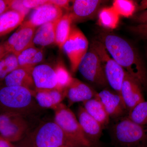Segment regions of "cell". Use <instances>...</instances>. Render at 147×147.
<instances>
[{
    "mask_svg": "<svg viewBox=\"0 0 147 147\" xmlns=\"http://www.w3.org/2000/svg\"><path fill=\"white\" fill-rule=\"evenodd\" d=\"M99 39L114 60L141 86H147L146 69L133 45L121 37L107 32H101Z\"/></svg>",
    "mask_w": 147,
    "mask_h": 147,
    "instance_id": "cell-1",
    "label": "cell"
},
{
    "mask_svg": "<svg viewBox=\"0 0 147 147\" xmlns=\"http://www.w3.org/2000/svg\"><path fill=\"white\" fill-rule=\"evenodd\" d=\"M114 124L112 132L113 139L121 147H146L142 146L147 137L145 125L134 122L127 117H121Z\"/></svg>",
    "mask_w": 147,
    "mask_h": 147,
    "instance_id": "cell-2",
    "label": "cell"
},
{
    "mask_svg": "<svg viewBox=\"0 0 147 147\" xmlns=\"http://www.w3.org/2000/svg\"><path fill=\"white\" fill-rule=\"evenodd\" d=\"M34 91L22 87L5 86L1 88L0 113L12 112L23 115L36 101Z\"/></svg>",
    "mask_w": 147,
    "mask_h": 147,
    "instance_id": "cell-3",
    "label": "cell"
},
{
    "mask_svg": "<svg viewBox=\"0 0 147 147\" xmlns=\"http://www.w3.org/2000/svg\"><path fill=\"white\" fill-rule=\"evenodd\" d=\"M30 140L34 147H82L69 139L55 121L39 127Z\"/></svg>",
    "mask_w": 147,
    "mask_h": 147,
    "instance_id": "cell-4",
    "label": "cell"
},
{
    "mask_svg": "<svg viewBox=\"0 0 147 147\" xmlns=\"http://www.w3.org/2000/svg\"><path fill=\"white\" fill-rule=\"evenodd\" d=\"M54 110V121L69 139L81 147H92L85 136L77 117L69 108L61 103Z\"/></svg>",
    "mask_w": 147,
    "mask_h": 147,
    "instance_id": "cell-5",
    "label": "cell"
},
{
    "mask_svg": "<svg viewBox=\"0 0 147 147\" xmlns=\"http://www.w3.org/2000/svg\"><path fill=\"white\" fill-rule=\"evenodd\" d=\"M78 70L87 81L99 86H108L102 61L92 44L80 62Z\"/></svg>",
    "mask_w": 147,
    "mask_h": 147,
    "instance_id": "cell-6",
    "label": "cell"
},
{
    "mask_svg": "<svg viewBox=\"0 0 147 147\" xmlns=\"http://www.w3.org/2000/svg\"><path fill=\"white\" fill-rule=\"evenodd\" d=\"M92 44L102 61L108 85L114 92L121 96V89L126 71L113 58L110 57L105 46L101 42L95 41Z\"/></svg>",
    "mask_w": 147,
    "mask_h": 147,
    "instance_id": "cell-7",
    "label": "cell"
},
{
    "mask_svg": "<svg viewBox=\"0 0 147 147\" xmlns=\"http://www.w3.org/2000/svg\"><path fill=\"white\" fill-rule=\"evenodd\" d=\"M23 115L12 112L0 113V136L10 143L23 139L28 129Z\"/></svg>",
    "mask_w": 147,
    "mask_h": 147,
    "instance_id": "cell-8",
    "label": "cell"
},
{
    "mask_svg": "<svg viewBox=\"0 0 147 147\" xmlns=\"http://www.w3.org/2000/svg\"><path fill=\"white\" fill-rule=\"evenodd\" d=\"M62 49L69 59L71 71L76 72L80 62L88 50V41L80 29L71 27L70 34Z\"/></svg>",
    "mask_w": 147,
    "mask_h": 147,
    "instance_id": "cell-9",
    "label": "cell"
},
{
    "mask_svg": "<svg viewBox=\"0 0 147 147\" xmlns=\"http://www.w3.org/2000/svg\"><path fill=\"white\" fill-rule=\"evenodd\" d=\"M63 13L62 9L48 1L46 3L34 9L27 21L36 28L43 24L59 21L63 16Z\"/></svg>",
    "mask_w": 147,
    "mask_h": 147,
    "instance_id": "cell-10",
    "label": "cell"
},
{
    "mask_svg": "<svg viewBox=\"0 0 147 147\" xmlns=\"http://www.w3.org/2000/svg\"><path fill=\"white\" fill-rule=\"evenodd\" d=\"M120 95L128 112L139 102L145 100L141 85L127 72L122 86Z\"/></svg>",
    "mask_w": 147,
    "mask_h": 147,
    "instance_id": "cell-11",
    "label": "cell"
},
{
    "mask_svg": "<svg viewBox=\"0 0 147 147\" xmlns=\"http://www.w3.org/2000/svg\"><path fill=\"white\" fill-rule=\"evenodd\" d=\"M94 97L102 103L110 117L118 119L127 111L121 96L115 92L103 90L96 93Z\"/></svg>",
    "mask_w": 147,
    "mask_h": 147,
    "instance_id": "cell-12",
    "label": "cell"
},
{
    "mask_svg": "<svg viewBox=\"0 0 147 147\" xmlns=\"http://www.w3.org/2000/svg\"><path fill=\"white\" fill-rule=\"evenodd\" d=\"M77 118L87 139L92 146H94L101 137L103 127L90 115L83 106L78 109Z\"/></svg>",
    "mask_w": 147,
    "mask_h": 147,
    "instance_id": "cell-13",
    "label": "cell"
},
{
    "mask_svg": "<svg viewBox=\"0 0 147 147\" xmlns=\"http://www.w3.org/2000/svg\"><path fill=\"white\" fill-rule=\"evenodd\" d=\"M69 12L73 22H79L93 18L97 13L102 1L75 0Z\"/></svg>",
    "mask_w": 147,
    "mask_h": 147,
    "instance_id": "cell-14",
    "label": "cell"
},
{
    "mask_svg": "<svg viewBox=\"0 0 147 147\" xmlns=\"http://www.w3.org/2000/svg\"><path fill=\"white\" fill-rule=\"evenodd\" d=\"M32 76L36 89L56 88L57 85L55 69L46 64L36 66L32 71Z\"/></svg>",
    "mask_w": 147,
    "mask_h": 147,
    "instance_id": "cell-15",
    "label": "cell"
},
{
    "mask_svg": "<svg viewBox=\"0 0 147 147\" xmlns=\"http://www.w3.org/2000/svg\"><path fill=\"white\" fill-rule=\"evenodd\" d=\"M64 92L71 103L85 102L94 98L96 93L89 86L74 77Z\"/></svg>",
    "mask_w": 147,
    "mask_h": 147,
    "instance_id": "cell-16",
    "label": "cell"
},
{
    "mask_svg": "<svg viewBox=\"0 0 147 147\" xmlns=\"http://www.w3.org/2000/svg\"><path fill=\"white\" fill-rule=\"evenodd\" d=\"M34 95L36 102L40 107L53 110L61 103L65 97L64 92L57 88L36 89Z\"/></svg>",
    "mask_w": 147,
    "mask_h": 147,
    "instance_id": "cell-17",
    "label": "cell"
},
{
    "mask_svg": "<svg viewBox=\"0 0 147 147\" xmlns=\"http://www.w3.org/2000/svg\"><path fill=\"white\" fill-rule=\"evenodd\" d=\"M32 70L18 67L11 72L4 79L5 86L24 87L34 91L35 86L32 77Z\"/></svg>",
    "mask_w": 147,
    "mask_h": 147,
    "instance_id": "cell-18",
    "label": "cell"
},
{
    "mask_svg": "<svg viewBox=\"0 0 147 147\" xmlns=\"http://www.w3.org/2000/svg\"><path fill=\"white\" fill-rule=\"evenodd\" d=\"M18 38L11 53L18 56L24 50L34 45L33 40L36 28L28 21L24 22L18 28Z\"/></svg>",
    "mask_w": 147,
    "mask_h": 147,
    "instance_id": "cell-19",
    "label": "cell"
},
{
    "mask_svg": "<svg viewBox=\"0 0 147 147\" xmlns=\"http://www.w3.org/2000/svg\"><path fill=\"white\" fill-rule=\"evenodd\" d=\"M19 67L32 70L43 58V50L34 45L24 50L17 56Z\"/></svg>",
    "mask_w": 147,
    "mask_h": 147,
    "instance_id": "cell-20",
    "label": "cell"
},
{
    "mask_svg": "<svg viewBox=\"0 0 147 147\" xmlns=\"http://www.w3.org/2000/svg\"><path fill=\"white\" fill-rule=\"evenodd\" d=\"M26 15L9 10L0 16V37L8 34L22 24Z\"/></svg>",
    "mask_w": 147,
    "mask_h": 147,
    "instance_id": "cell-21",
    "label": "cell"
},
{
    "mask_svg": "<svg viewBox=\"0 0 147 147\" xmlns=\"http://www.w3.org/2000/svg\"><path fill=\"white\" fill-rule=\"evenodd\" d=\"M59 21L40 26L35 33L33 40L34 44L44 47L55 43V31Z\"/></svg>",
    "mask_w": 147,
    "mask_h": 147,
    "instance_id": "cell-22",
    "label": "cell"
},
{
    "mask_svg": "<svg viewBox=\"0 0 147 147\" xmlns=\"http://www.w3.org/2000/svg\"><path fill=\"white\" fill-rule=\"evenodd\" d=\"M83 108L102 127L108 124L110 117L100 100L95 97L83 102Z\"/></svg>",
    "mask_w": 147,
    "mask_h": 147,
    "instance_id": "cell-23",
    "label": "cell"
},
{
    "mask_svg": "<svg viewBox=\"0 0 147 147\" xmlns=\"http://www.w3.org/2000/svg\"><path fill=\"white\" fill-rule=\"evenodd\" d=\"M72 18L69 13L62 16L58 21L55 31V42L60 49H62L65 42L70 34Z\"/></svg>",
    "mask_w": 147,
    "mask_h": 147,
    "instance_id": "cell-24",
    "label": "cell"
},
{
    "mask_svg": "<svg viewBox=\"0 0 147 147\" xmlns=\"http://www.w3.org/2000/svg\"><path fill=\"white\" fill-rule=\"evenodd\" d=\"M119 21V16L112 6L102 8L98 13V24L105 29L116 28L118 26Z\"/></svg>",
    "mask_w": 147,
    "mask_h": 147,
    "instance_id": "cell-25",
    "label": "cell"
},
{
    "mask_svg": "<svg viewBox=\"0 0 147 147\" xmlns=\"http://www.w3.org/2000/svg\"><path fill=\"white\" fill-rule=\"evenodd\" d=\"M128 117L136 123L142 125L147 124V101L139 102L128 112Z\"/></svg>",
    "mask_w": 147,
    "mask_h": 147,
    "instance_id": "cell-26",
    "label": "cell"
},
{
    "mask_svg": "<svg viewBox=\"0 0 147 147\" xmlns=\"http://www.w3.org/2000/svg\"><path fill=\"white\" fill-rule=\"evenodd\" d=\"M54 69L57 80V85L56 88L61 91L64 92L71 83L73 77L62 63L58 64Z\"/></svg>",
    "mask_w": 147,
    "mask_h": 147,
    "instance_id": "cell-27",
    "label": "cell"
},
{
    "mask_svg": "<svg viewBox=\"0 0 147 147\" xmlns=\"http://www.w3.org/2000/svg\"><path fill=\"white\" fill-rule=\"evenodd\" d=\"M112 7L119 16L126 18L132 16L136 9L135 3L130 0H115Z\"/></svg>",
    "mask_w": 147,
    "mask_h": 147,
    "instance_id": "cell-28",
    "label": "cell"
},
{
    "mask_svg": "<svg viewBox=\"0 0 147 147\" xmlns=\"http://www.w3.org/2000/svg\"><path fill=\"white\" fill-rule=\"evenodd\" d=\"M4 59L5 66L0 74V81H3L9 73L19 67L17 56L13 53L7 54Z\"/></svg>",
    "mask_w": 147,
    "mask_h": 147,
    "instance_id": "cell-29",
    "label": "cell"
},
{
    "mask_svg": "<svg viewBox=\"0 0 147 147\" xmlns=\"http://www.w3.org/2000/svg\"><path fill=\"white\" fill-rule=\"evenodd\" d=\"M129 30L142 39L147 40V24H139L130 26Z\"/></svg>",
    "mask_w": 147,
    "mask_h": 147,
    "instance_id": "cell-30",
    "label": "cell"
},
{
    "mask_svg": "<svg viewBox=\"0 0 147 147\" xmlns=\"http://www.w3.org/2000/svg\"><path fill=\"white\" fill-rule=\"evenodd\" d=\"M9 10L16 11L22 14L26 15L30 9L26 8L23 5L22 1L19 0H9Z\"/></svg>",
    "mask_w": 147,
    "mask_h": 147,
    "instance_id": "cell-31",
    "label": "cell"
},
{
    "mask_svg": "<svg viewBox=\"0 0 147 147\" xmlns=\"http://www.w3.org/2000/svg\"><path fill=\"white\" fill-rule=\"evenodd\" d=\"M18 32L19 30L18 29L16 32H14L13 34L6 41L3 42L5 50L8 54L11 53L13 47L16 44L18 38Z\"/></svg>",
    "mask_w": 147,
    "mask_h": 147,
    "instance_id": "cell-32",
    "label": "cell"
},
{
    "mask_svg": "<svg viewBox=\"0 0 147 147\" xmlns=\"http://www.w3.org/2000/svg\"><path fill=\"white\" fill-rule=\"evenodd\" d=\"M48 1L45 0H23V5L26 8L35 9L47 2Z\"/></svg>",
    "mask_w": 147,
    "mask_h": 147,
    "instance_id": "cell-33",
    "label": "cell"
},
{
    "mask_svg": "<svg viewBox=\"0 0 147 147\" xmlns=\"http://www.w3.org/2000/svg\"><path fill=\"white\" fill-rule=\"evenodd\" d=\"M133 20L137 24H147V9L135 15Z\"/></svg>",
    "mask_w": 147,
    "mask_h": 147,
    "instance_id": "cell-34",
    "label": "cell"
},
{
    "mask_svg": "<svg viewBox=\"0 0 147 147\" xmlns=\"http://www.w3.org/2000/svg\"><path fill=\"white\" fill-rule=\"evenodd\" d=\"M71 1H67V0H51L50 1V3L57 6L58 7L62 9H69V3Z\"/></svg>",
    "mask_w": 147,
    "mask_h": 147,
    "instance_id": "cell-35",
    "label": "cell"
},
{
    "mask_svg": "<svg viewBox=\"0 0 147 147\" xmlns=\"http://www.w3.org/2000/svg\"><path fill=\"white\" fill-rule=\"evenodd\" d=\"M9 10V0H0V16Z\"/></svg>",
    "mask_w": 147,
    "mask_h": 147,
    "instance_id": "cell-36",
    "label": "cell"
},
{
    "mask_svg": "<svg viewBox=\"0 0 147 147\" xmlns=\"http://www.w3.org/2000/svg\"><path fill=\"white\" fill-rule=\"evenodd\" d=\"M12 143L9 142L0 136V147H13Z\"/></svg>",
    "mask_w": 147,
    "mask_h": 147,
    "instance_id": "cell-37",
    "label": "cell"
},
{
    "mask_svg": "<svg viewBox=\"0 0 147 147\" xmlns=\"http://www.w3.org/2000/svg\"><path fill=\"white\" fill-rule=\"evenodd\" d=\"M8 54L5 50L3 43L0 44V61L3 59Z\"/></svg>",
    "mask_w": 147,
    "mask_h": 147,
    "instance_id": "cell-38",
    "label": "cell"
},
{
    "mask_svg": "<svg viewBox=\"0 0 147 147\" xmlns=\"http://www.w3.org/2000/svg\"><path fill=\"white\" fill-rule=\"evenodd\" d=\"M13 147H34L33 145L32 144L31 141L30 139V141H28V142H26V143H24V144H20L16 145V146H14L13 145Z\"/></svg>",
    "mask_w": 147,
    "mask_h": 147,
    "instance_id": "cell-39",
    "label": "cell"
},
{
    "mask_svg": "<svg viewBox=\"0 0 147 147\" xmlns=\"http://www.w3.org/2000/svg\"><path fill=\"white\" fill-rule=\"evenodd\" d=\"M5 66V60L4 59H3L1 60L0 61V74L3 71L4 67Z\"/></svg>",
    "mask_w": 147,
    "mask_h": 147,
    "instance_id": "cell-40",
    "label": "cell"
},
{
    "mask_svg": "<svg viewBox=\"0 0 147 147\" xmlns=\"http://www.w3.org/2000/svg\"><path fill=\"white\" fill-rule=\"evenodd\" d=\"M71 147L67 146H61V147Z\"/></svg>",
    "mask_w": 147,
    "mask_h": 147,
    "instance_id": "cell-41",
    "label": "cell"
},
{
    "mask_svg": "<svg viewBox=\"0 0 147 147\" xmlns=\"http://www.w3.org/2000/svg\"><path fill=\"white\" fill-rule=\"evenodd\" d=\"M146 55H147V50Z\"/></svg>",
    "mask_w": 147,
    "mask_h": 147,
    "instance_id": "cell-42",
    "label": "cell"
},
{
    "mask_svg": "<svg viewBox=\"0 0 147 147\" xmlns=\"http://www.w3.org/2000/svg\"></svg>",
    "mask_w": 147,
    "mask_h": 147,
    "instance_id": "cell-43",
    "label": "cell"
}]
</instances>
